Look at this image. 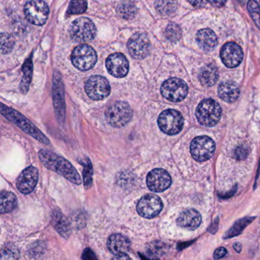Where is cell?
<instances>
[{"label":"cell","instance_id":"cell-36","mask_svg":"<svg viewBox=\"0 0 260 260\" xmlns=\"http://www.w3.org/2000/svg\"><path fill=\"white\" fill-rule=\"evenodd\" d=\"M226 0H208V3H209L211 6L214 7H221L224 5Z\"/></svg>","mask_w":260,"mask_h":260},{"label":"cell","instance_id":"cell-3","mask_svg":"<svg viewBox=\"0 0 260 260\" xmlns=\"http://www.w3.org/2000/svg\"><path fill=\"white\" fill-rule=\"evenodd\" d=\"M133 111L125 102H115L108 107L106 118L112 127H121L130 122Z\"/></svg>","mask_w":260,"mask_h":260},{"label":"cell","instance_id":"cell-35","mask_svg":"<svg viewBox=\"0 0 260 260\" xmlns=\"http://www.w3.org/2000/svg\"><path fill=\"white\" fill-rule=\"evenodd\" d=\"M188 1L191 6L197 8L205 7L208 3V0H188Z\"/></svg>","mask_w":260,"mask_h":260},{"label":"cell","instance_id":"cell-26","mask_svg":"<svg viewBox=\"0 0 260 260\" xmlns=\"http://www.w3.org/2000/svg\"><path fill=\"white\" fill-rule=\"evenodd\" d=\"M156 11L162 16H170L177 9L176 0H156L155 3Z\"/></svg>","mask_w":260,"mask_h":260},{"label":"cell","instance_id":"cell-18","mask_svg":"<svg viewBox=\"0 0 260 260\" xmlns=\"http://www.w3.org/2000/svg\"><path fill=\"white\" fill-rule=\"evenodd\" d=\"M108 248L110 252L116 255H124L130 250L131 242L122 234H113L108 240Z\"/></svg>","mask_w":260,"mask_h":260},{"label":"cell","instance_id":"cell-34","mask_svg":"<svg viewBox=\"0 0 260 260\" xmlns=\"http://www.w3.org/2000/svg\"><path fill=\"white\" fill-rule=\"evenodd\" d=\"M226 252H228V251H226V249H225L224 247L218 248V249L214 251V258H215V259L223 258V257L226 255Z\"/></svg>","mask_w":260,"mask_h":260},{"label":"cell","instance_id":"cell-31","mask_svg":"<svg viewBox=\"0 0 260 260\" xmlns=\"http://www.w3.org/2000/svg\"><path fill=\"white\" fill-rule=\"evenodd\" d=\"M247 9L255 25L260 29V6L255 0H249L247 4Z\"/></svg>","mask_w":260,"mask_h":260},{"label":"cell","instance_id":"cell-5","mask_svg":"<svg viewBox=\"0 0 260 260\" xmlns=\"http://www.w3.org/2000/svg\"><path fill=\"white\" fill-rule=\"evenodd\" d=\"M70 34L73 40L79 43H86L95 39L96 27L87 18L76 19L70 28Z\"/></svg>","mask_w":260,"mask_h":260},{"label":"cell","instance_id":"cell-24","mask_svg":"<svg viewBox=\"0 0 260 260\" xmlns=\"http://www.w3.org/2000/svg\"><path fill=\"white\" fill-rule=\"evenodd\" d=\"M17 198L11 191H3L1 193V214L10 213L17 207Z\"/></svg>","mask_w":260,"mask_h":260},{"label":"cell","instance_id":"cell-23","mask_svg":"<svg viewBox=\"0 0 260 260\" xmlns=\"http://www.w3.org/2000/svg\"><path fill=\"white\" fill-rule=\"evenodd\" d=\"M199 79L202 86L210 87L214 86L218 80V71L213 64H208L201 69Z\"/></svg>","mask_w":260,"mask_h":260},{"label":"cell","instance_id":"cell-17","mask_svg":"<svg viewBox=\"0 0 260 260\" xmlns=\"http://www.w3.org/2000/svg\"><path fill=\"white\" fill-rule=\"evenodd\" d=\"M220 58L225 66L229 68H236L243 60V50L234 42L225 44L220 50Z\"/></svg>","mask_w":260,"mask_h":260},{"label":"cell","instance_id":"cell-37","mask_svg":"<svg viewBox=\"0 0 260 260\" xmlns=\"http://www.w3.org/2000/svg\"><path fill=\"white\" fill-rule=\"evenodd\" d=\"M82 258H84V259H92V258H96V257H95V254L90 249H87L86 250H85Z\"/></svg>","mask_w":260,"mask_h":260},{"label":"cell","instance_id":"cell-9","mask_svg":"<svg viewBox=\"0 0 260 260\" xmlns=\"http://www.w3.org/2000/svg\"><path fill=\"white\" fill-rule=\"evenodd\" d=\"M161 94L164 98L173 103L182 101L188 94V88L183 80L171 78L162 83Z\"/></svg>","mask_w":260,"mask_h":260},{"label":"cell","instance_id":"cell-13","mask_svg":"<svg viewBox=\"0 0 260 260\" xmlns=\"http://www.w3.org/2000/svg\"><path fill=\"white\" fill-rule=\"evenodd\" d=\"M127 48L131 56L141 60L145 58L150 51V42L144 33H135L127 42Z\"/></svg>","mask_w":260,"mask_h":260},{"label":"cell","instance_id":"cell-1","mask_svg":"<svg viewBox=\"0 0 260 260\" xmlns=\"http://www.w3.org/2000/svg\"><path fill=\"white\" fill-rule=\"evenodd\" d=\"M39 159L48 170L55 172L63 176L70 182L80 185L82 180L74 166L64 158L48 150H41L39 153Z\"/></svg>","mask_w":260,"mask_h":260},{"label":"cell","instance_id":"cell-39","mask_svg":"<svg viewBox=\"0 0 260 260\" xmlns=\"http://www.w3.org/2000/svg\"><path fill=\"white\" fill-rule=\"evenodd\" d=\"M234 249L237 251V252H240L241 251V244L239 243H235L234 245Z\"/></svg>","mask_w":260,"mask_h":260},{"label":"cell","instance_id":"cell-22","mask_svg":"<svg viewBox=\"0 0 260 260\" xmlns=\"http://www.w3.org/2000/svg\"><path fill=\"white\" fill-rule=\"evenodd\" d=\"M240 94V89L233 82H224L219 86V97L226 103H232L237 101Z\"/></svg>","mask_w":260,"mask_h":260},{"label":"cell","instance_id":"cell-15","mask_svg":"<svg viewBox=\"0 0 260 260\" xmlns=\"http://www.w3.org/2000/svg\"><path fill=\"white\" fill-rule=\"evenodd\" d=\"M39 170L30 166L23 170L19 175L16 182L18 190L22 194H28L32 192L39 181Z\"/></svg>","mask_w":260,"mask_h":260},{"label":"cell","instance_id":"cell-4","mask_svg":"<svg viewBox=\"0 0 260 260\" xmlns=\"http://www.w3.org/2000/svg\"><path fill=\"white\" fill-rule=\"evenodd\" d=\"M221 108L217 102L207 99L201 102L196 109V117L202 125L212 127L218 123L221 116Z\"/></svg>","mask_w":260,"mask_h":260},{"label":"cell","instance_id":"cell-21","mask_svg":"<svg viewBox=\"0 0 260 260\" xmlns=\"http://www.w3.org/2000/svg\"><path fill=\"white\" fill-rule=\"evenodd\" d=\"M196 40L199 47L205 51H211L217 45V38L212 30L204 28L200 30L196 36Z\"/></svg>","mask_w":260,"mask_h":260},{"label":"cell","instance_id":"cell-11","mask_svg":"<svg viewBox=\"0 0 260 260\" xmlns=\"http://www.w3.org/2000/svg\"><path fill=\"white\" fill-rule=\"evenodd\" d=\"M85 90L89 98L93 100H103L109 96L111 92L109 81L102 76L89 77L85 85Z\"/></svg>","mask_w":260,"mask_h":260},{"label":"cell","instance_id":"cell-20","mask_svg":"<svg viewBox=\"0 0 260 260\" xmlns=\"http://www.w3.org/2000/svg\"><path fill=\"white\" fill-rule=\"evenodd\" d=\"M51 223L60 236L68 238L71 234V226L64 214L57 209H54L51 214Z\"/></svg>","mask_w":260,"mask_h":260},{"label":"cell","instance_id":"cell-25","mask_svg":"<svg viewBox=\"0 0 260 260\" xmlns=\"http://www.w3.org/2000/svg\"><path fill=\"white\" fill-rule=\"evenodd\" d=\"M117 13L120 17L125 20H131L136 16L138 9L132 1H124L117 7Z\"/></svg>","mask_w":260,"mask_h":260},{"label":"cell","instance_id":"cell-2","mask_svg":"<svg viewBox=\"0 0 260 260\" xmlns=\"http://www.w3.org/2000/svg\"><path fill=\"white\" fill-rule=\"evenodd\" d=\"M1 113L9 121L17 125V127L23 131L25 133L28 134L35 139L38 140L39 142L42 143L45 145H49L51 142L47 138V137L42 133V132L38 127H36L29 120L27 119L25 116H23L17 111L2 104L1 105Z\"/></svg>","mask_w":260,"mask_h":260},{"label":"cell","instance_id":"cell-8","mask_svg":"<svg viewBox=\"0 0 260 260\" xmlns=\"http://www.w3.org/2000/svg\"><path fill=\"white\" fill-rule=\"evenodd\" d=\"M25 17L35 25H45L49 16V8L43 0H31L25 4Z\"/></svg>","mask_w":260,"mask_h":260},{"label":"cell","instance_id":"cell-33","mask_svg":"<svg viewBox=\"0 0 260 260\" xmlns=\"http://www.w3.org/2000/svg\"><path fill=\"white\" fill-rule=\"evenodd\" d=\"M249 154V149L246 146H240L237 147L234 152V156L237 159H246V156Z\"/></svg>","mask_w":260,"mask_h":260},{"label":"cell","instance_id":"cell-7","mask_svg":"<svg viewBox=\"0 0 260 260\" xmlns=\"http://www.w3.org/2000/svg\"><path fill=\"white\" fill-rule=\"evenodd\" d=\"M158 125L160 130L167 135H177L182 130L184 118L178 111L167 109L159 115Z\"/></svg>","mask_w":260,"mask_h":260},{"label":"cell","instance_id":"cell-19","mask_svg":"<svg viewBox=\"0 0 260 260\" xmlns=\"http://www.w3.org/2000/svg\"><path fill=\"white\" fill-rule=\"evenodd\" d=\"M202 223V216L196 209H188L182 211L177 219V223L179 226L184 229H197Z\"/></svg>","mask_w":260,"mask_h":260},{"label":"cell","instance_id":"cell-27","mask_svg":"<svg viewBox=\"0 0 260 260\" xmlns=\"http://www.w3.org/2000/svg\"><path fill=\"white\" fill-rule=\"evenodd\" d=\"M32 61H31V58L30 57L29 59L26 60L25 64H24L23 68H22L24 76L23 78H22V83H21L20 89L23 94H26L28 92V89H29L30 83L31 82V77H32Z\"/></svg>","mask_w":260,"mask_h":260},{"label":"cell","instance_id":"cell-29","mask_svg":"<svg viewBox=\"0 0 260 260\" xmlns=\"http://www.w3.org/2000/svg\"><path fill=\"white\" fill-rule=\"evenodd\" d=\"M165 36L171 42H176L182 37V31L180 27L176 23L169 24L166 28Z\"/></svg>","mask_w":260,"mask_h":260},{"label":"cell","instance_id":"cell-32","mask_svg":"<svg viewBox=\"0 0 260 260\" xmlns=\"http://www.w3.org/2000/svg\"><path fill=\"white\" fill-rule=\"evenodd\" d=\"M83 166V181H84V185L86 188H89L92 185V166L90 160L87 158L85 159L84 162H81Z\"/></svg>","mask_w":260,"mask_h":260},{"label":"cell","instance_id":"cell-28","mask_svg":"<svg viewBox=\"0 0 260 260\" xmlns=\"http://www.w3.org/2000/svg\"><path fill=\"white\" fill-rule=\"evenodd\" d=\"M87 10V0H71L68 15L83 14Z\"/></svg>","mask_w":260,"mask_h":260},{"label":"cell","instance_id":"cell-6","mask_svg":"<svg viewBox=\"0 0 260 260\" xmlns=\"http://www.w3.org/2000/svg\"><path fill=\"white\" fill-rule=\"evenodd\" d=\"M71 60L74 67L80 71H89L96 63V52L89 45H80L73 51Z\"/></svg>","mask_w":260,"mask_h":260},{"label":"cell","instance_id":"cell-16","mask_svg":"<svg viewBox=\"0 0 260 260\" xmlns=\"http://www.w3.org/2000/svg\"><path fill=\"white\" fill-rule=\"evenodd\" d=\"M108 72L117 78H122L128 74L129 62L124 54L115 53L106 59Z\"/></svg>","mask_w":260,"mask_h":260},{"label":"cell","instance_id":"cell-38","mask_svg":"<svg viewBox=\"0 0 260 260\" xmlns=\"http://www.w3.org/2000/svg\"><path fill=\"white\" fill-rule=\"evenodd\" d=\"M114 258H115V259H127V258H130V257L127 254H124V255H116V256L114 257Z\"/></svg>","mask_w":260,"mask_h":260},{"label":"cell","instance_id":"cell-12","mask_svg":"<svg viewBox=\"0 0 260 260\" xmlns=\"http://www.w3.org/2000/svg\"><path fill=\"white\" fill-rule=\"evenodd\" d=\"M162 202L156 194H150L141 198L137 206V211L141 217L153 218L162 211Z\"/></svg>","mask_w":260,"mask_h":260},{"label":"cell","instance_id":"cell-14","mask_svg":"<svg viewBox=\"0 0 260 260\" xmlns=\"http://www.w3.org/2000/svg\"><path fill=\"white\" fill-rule=\"evenodd\" d=\"M171 176L164 169H155L147 176V185L153 192H162L171 185Z\"/></svg>","mask_w":260,"mask_h":260},{"label":"cell","instance_id":"cell-30","mask_svg":"<svg viewBox=\"0 0 260 260\" xmlns=\"http://www.w3.org/2000/svg\"><path fill=\"white\" fill-rule=\"evenodd\" d=\"M15 40L11 35L8 33L1 34V51L2 54H7L11 52L14 48Z\"/></svg>","mask_w":260,"mask_h":260},{"label":"cell","instance_id":"cell-10","mask_svg":"<svg viewBox=\"0 0 260 260\" xmlns=\"http://www.w3.org/2000/svg\"><path fill=\"white\" fill-rule=\"evenodd\" d=\"M191 153L193 158L199 162H205L212 157L215 151V144L208 136L194 138L191 142Z\"/></svg>","mask_w":260,"mask_h":260}]
</instances>
